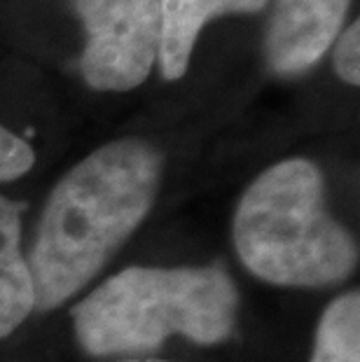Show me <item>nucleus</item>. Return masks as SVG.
Returning a JSON list of instances; mask_svg holds the SVG:
<instances>
[{
	"mask_svg": "<svg viewBox=\"0 0 360 362\" xmlns=\"http://www.w3.org/2000/svg\"><path fill=\"white\" fill-rule=\"evenodd\" d=\"M162 155L139 138L84 157L45 204L28 269L35 309H57L105 267L155 204Z\"/></svg>",
	"mask_w": 360,
	"mask_h": 362,
	"instance_id": "1",
	"label": "nucleus"
},
{
	"mask_svg": "<svg viewBox=\"0 0 360 362\" xmlns=\"http://www.w3.org/2000/svg\"><path fill=\"white\" fill-rule=\"evenodd\" d=\"M232 276L209 267H129L73 309L75 337L91 356L157 351L171 334L218 344L236 322Z\"/></svg>",
	"mask_w": 360,
	"mask_h": 362,
	"instance_id": "2",
	"label": "nucleus"
},
{
	"mask_svg": "<svg viewBox=\"0 0 360 362\" xmlns=\"http://www.w3.org/2000/svg\"><path fill=\"white\" fill-rule=\"evenodd\" d=\"M234 245L257 279L286 288H320L349 279L358 250L323 202L320 171L286 159L260 173L234 213Z\"/></svg>",
	"mask_w": 360,
	"mask_h": 362,
	"instance_id": "3",
	"label": "nucleus"
},
{
	"mask_svg": "<svg viewBox=\"0 0 360 362\" xmlns=\"http://www.w3.org/2000/svg\"><path fill=\"white\" fill-rule=\"evenodd\" d=\"M87 28L82 73L98 91H129L148 78L162 35L159 0H78Z\"/></svg>",
	"mask_w": 360,
	"mask_h": 362,
	"instance_id": "4",
	"label": "nucleus"
},
{
	"mask_svg": "<svg viewBox=\"0 0 360 362\" xmlns=\"http://www.w3.org/2000/svg\"><path fill=\"white\" fill-rule=\"evenodd\" d=\"M347 7L349 0H279L267 33L272 71L290 75L316 64L335 40Z\"/></svg>",
	"mask_w": 360,
	"mask_h": 362,
	"instance_id": "5",
	"label": "nucleus"
},
{
	"mask_svg": "<svg viewBox=\"0 0 360 362\" xmlns=\"http://www.w3.org/2000/svg\"><path fill=\"white\" fill-rule=\"evenodd\" d=\"M267 0H159L162 35L157 61L166 80H180L187 71L190 54L199 30L211 17L229 12L262 10Z\"/></svg>",
	"mask_w": 360,
	"mask_h": 362,
	"instance_id": "6",
	"label": "nucleus"
},
{
	"mask_svg": "<svg viewBox=\"0 0 360 362\" xmlns=\"http://www.w3.org/2000/svg\"><path fill=\"white\" fill-rule=\"evenodd\" d=\"M35 309L28 259L21 250V206L0 197V339Z\"/></svg>",
	"mask_w": 360,
	"mask_h": 362,
	"instance_id": "7",
	"label": "nucleus"
},
{
	"mask_svg": "<svg viewBox=\"0 0 360 362\" xmlns=\"http://www.w3.org/2000/svg\"><path fill=\"white\" fill-rule=\"evenodd\" d=\"M309 362H360V295L347 292L327 306Z\"/></svg>",
	"mask_w": 360,
	"mask_h": 362,
	"instance_id": "8",
	"label": "nucleus"
},
{
	"mask_svg": "<svg viewBox=\"0 0 360 362\" xmlns=\"http://www.w3.org/2000/svg\"><path fill=\"white\" fill-rule=\"evenodd\" d=\"M35 155L28 145L0 127V182H10L21 178L30 166H33Z\"/></svg>",
	"mask_w": 360,
	"mask_h": 362,
	"instance_id": "9",
	"label": "nucleus"
},
{
	"mask_svg": "<svg viewBox=\"0 0 360 362\" xmlns=\"http://www.w3.org/2000/svg\"><path fill=\"white\" fill-rule=\"evenodd\" d=\"M335 66L344 82L358 84L360 82V26L358 21L347 28L342 40L335 49Z\"/></svg>",
	"mask_w": 360,
	"mask_h": 362,
	"instance_id": "10",
	"label": "nucleus"
},
{
	"mask_svg": "<svg viewBox=\"0 0 360 362\" xmlns=\"http://www.w3.org/2000/svg\"><path fill=\"white\" fill-rule=\"evenodd\" d=\"M127 362H141V360H127ZM150 362H157V360H150Z\"/></svg>",
	"mask_w": 360,
	"mask_h": 362,
	"instance_id": "11",
	"label": "nucleus"
}]
</instances>
